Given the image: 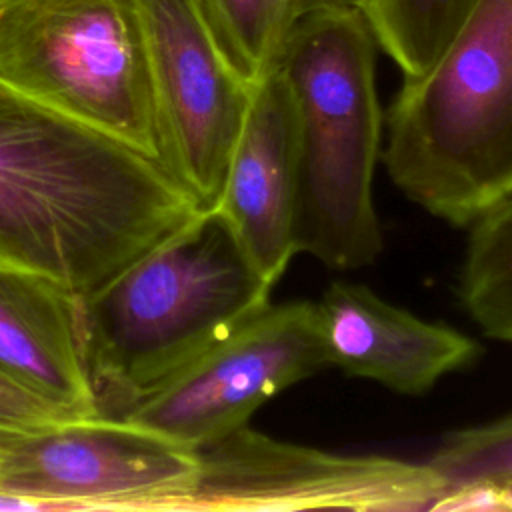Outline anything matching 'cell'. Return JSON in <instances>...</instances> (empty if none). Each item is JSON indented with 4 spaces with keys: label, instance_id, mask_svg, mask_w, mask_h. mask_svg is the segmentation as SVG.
<instances>
[{
    "label": "cell",
    "instance_id": "obj_1",
    "mask_svg": "<svg viewBox=\"0 0 512 512\" xmlns=\"http://www.w3.org/2000/svg\"><path fill=\"white\" fill-rule=\"evenodd\" d=\"M196 212L158 160L0 82V268L84 296Z\"/></svg>",
    "mask_w": 512,
    "mask_h": 512
},
{
    "label": "cell",
    "instance_id": "obj_2",
    "mask_svg": "<svg viewBox=\"0 0 512 512\" xmlns=\"http://www.w3.org/2000/svg\"><path fill=\"white\" fill-rule=\"evenodd\" d=\"M272 286L212 208L198 210L80 296L86 364L100 414L120 416L268 306Z\"/></svg>",
    "mask_w": 512,
    "mask_h": 512
},
{
    "label": "cell",
    "instance_id": "obj_3",
    "mask_svg": "<svg viewBox=\"0 0 512 512\" xmlns=\"http://www.w3.org/2000/svg\"><path fill=\"white\" fill-rule=\"evenodd\" d=\"M376 38L358 8H312L292 20L276 66L296 110V254L338 270L376 262L374 206L382 110Z\"/></svg>",
    "mask_w": 512,
    "mask_h": 512
},
{
    "label": "cell",
    "instance_id": "obj_4",
    "mask_svg": "<svg viewBox=\"0 0 512 512\" xmlns=\"http://www.w3.org/2000/svg\"><path fill=\"white\" fill-rule=\"evenodd\" d=\"M386 122V172L428 214L470 226L512 194V0H474Z\"/></svg>",
    "mask_w": 512,
    "mask_h": 512
},
{
    "label": "cell",
    "instance_id": "obj_5",
    "mask_svg": "<svg viewBox=\"0 0 512 512\" xmlns=\"http://www.w3.org/2000/svg\"><path fill=\"white\" fill-rule=\"evenodd\" d=\"M0 82L158 160L136 0H0Z\"/></svg>",
    "mask_w": 512,
    "mask_h": 512
},
{
    "label": "cell",
    "instance_id": "obj_6",
    "mask_svg": "<svg viewBox=\"0 0 512 512\" xmlns=\"http://www.w3.org/2000/svg\"><path fill=\"white\" fill-rule=\"evenodd\" d=\"M444 492L428 462L326 452L246 424L196 448V474L180 510H438Z\"/></svg>",
    "mask_w": 512,
    "mask_h": 512
},
{
    "label": "cell",
    "instance_id": "obj_7",
    "mask_svg": "<svg viewBox=\"0 0 512 512\" xmlns=\"http://www.w3.org/2000/svg\"><path fill=\"white\" fill-rule=\"evenodd\" d=\"M324 366L316 302L268 304L116 418L196 450L246 426L274 394Z\"/></svg>",
    "mask_w": 512,
    "mask_h": 512
},
{
    "label": "cell",
    "instance_id": "obj_8",
    "mask_svg": "<svg viewBox=\"0 0 512 512\" xmlns=\"http://www.w3.org/2000/svg\"><path fill=\"white\" fill-rule=\"evenodd\" d=\"M152 78L158 162L194 200L216 208L250 98L194 0H136Z\"/></svg>",
    "mask_w": 512,
    "mask_h": 512
},
{
    "label": "cell",
    "instance_id": "obj_9",
    "mask_svg": "<svg viewBox=\"0 0 512 512\" xmlns=\"http://www.w3.org/2000/svg\"><path fill=\"white\" fill-rule=\"evenodd\" d=\"M196 450L116 416L58 422L0 460V490L42 510H180Z\"/></svg>",
    "mask_w": 512,
    "mask_h": 512
},
{
    "label": "cell",
    "instance_id": "obj_10",
    "mask_svg": "<svg viewBox=\"0 0 512 512\" xmlns=\"http://www.w3.org/2000/svg\"><path fill=\"white\" fill-rule=\"evenodd\" d=\"M298 126L290 88L274 64L250 98L216 210L262 276L276 284L296 256Z\"/></svg>",
    "mask_w": 512,
    "mask_h": 512
},
{
    "label": "cell",
    "instance_id": "obj_11",
    "mask_svg": "<svg viewBox=\"0 0 512 512\" xmlns=\"http://www.w3.org/2000/svg\"><path fill=\"white\" fill-rule=\"evenodd\" d=\"M316 306L328 364L398 394H424L482 354L468 334L398 308L358 282L334 280Z\"/></svg>",
    "mask_w": 512,
    "mask_h": 512
},
{
    "label": "cell",
    "instance_id": "obj_12",
    "mask_svg": "<svg viewBox=\"0 0 512 512\" xmlns=\"http://www.w3.org/2000/svg\"><path fill=\"white\" fill-rule=\"evenodd\" d=\"M0 374L76 418L100 414L80 296L44 276L0 268Z\"/></svg>",
    "mask_w": 512,
    "mask_h": 512
},
{
    "label": "cell",
    "instance_id": "obj_13",
    "mask_svg": "<svg viewBox=\"0 0 512 512\" xmlns=\"http://www.w3.org/2000/svg\"><path fill=\"white\" fill-rule=\"evenodd\" d=\"M458 298L488 338L512 344V194L470 224Z\"/></svg>",
    "mask_w": 512,
    "mask_h": 512
},
{
    "label": "cell",
    "instance_id": "obj_14",
    "mask_svg": "<svg viewBox=\"0 0 512 512\" xmlns=\"http://www.w3.org/2000/svg\"><path fill=\"white\" fill-rule=\"evenodd\" d=\"M474 0H366L362 10L378 46L404 78L420 76L448 44Z\"/></svg>",
    "mask_w": 512,
    "mask_h": 512
},
{
    "label": "cell",
    "instance_id": "obj_15",
    "mask_svg": "<svg viewBox=\"0 0 512 512\" xmlns=\"http://www.w3.org/2000/svg\"><path fill=\"white\" fill-rule=\"evenodd\" d=\"M232 68L254 84L278 60L294 20L288 0H194Z\"/></svg>",
    "mask_w": 512,
    "mask_h": 512
},
{
    "label": "cell",
    "instance_id": "obj_16",
    "mask_svg": "<svg viewBox=\"0 0 512 512\" xmlns=\"http://www.w3.org/2000/svg\"><path fill=\"white\" fill-rule=\"evenodd\" d=\"M444 482V502L460 492L512 486V414L442 438L426 460Z\"/></svg>",
    "mask_w": 512,
    "mask_h": 512
},
{
    "label": "cell",
    "instance_id": "obj_17",
    "mask_svg": "<svg viewBox=\"0 0 512 512\" xmlns=\"http://www.w3.org/2000/svg\"><path fill=\"white\" fill-rule=\"evenodd\" d=\"M76 418L0 374V460L24 438Z\"/></svg>",
    "mask_w": 512,
    "mask_h": 512
},
{
    "label": "cell",
    "instance_id": "obj_18",
    "mask_svg": "<svg viewBox=\"0 0 512 512\" xmlns=\"http://www.w3.org/2000/svg\"><path fill=\"white\" fill-rule=\"evenodd\" d=\"M366 0H292L294 18L300 12L312 10V8H358L364 10Z\"/></svg>",
    "mask_w": 512,
    "mask_h": 512
},
{
    "label": "cell",
    "instance_id": "obj_19",
    "mask_svg": "<svg viewBox=\"0 0 512 512\" xmlns=\"http://www.w3.org/2000/svg\"><path fill=\"white\" fill-rule=\"evenodd\" d=\"M490 492V506L492 510H512V486L506 488H494Z\"/></svg>",
    "mask_w": 512,
    "mask_h": 512
},
{
    "label": "cell",
    "instance_id": "obj_20",
    "mask_svg": "<svg viewBox=\"0 0 512 512\" xmlns=\"http://www.w3.org/2000/svg\"><path fill=\"white\" fill-rule=\"evenodd\" d=\"M288 2H290V6H292V0H288ZM292 12H294V10H292Z\"/></svg>",
    "mask_w": 512,
    "mask_h": 512
}]
</instances>
